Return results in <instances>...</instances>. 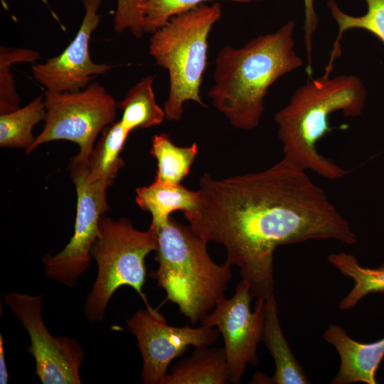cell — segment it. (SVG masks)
<instances>
[{"instance_id":"cell-1","label":"cell","mask_w":384,"mask_h":384,"mask_svg":"<svg viewBox=\"0 0 384 384\" xmlns=\"http://www.w3.org/2000/svg\"><path fill=\"white\" fill-rule=\"evenodd\" d=\"M195 210L184 214L191 230L226 250L252 297L274 293V252L309 240L353 245L349 223L306 171L282 159L257 172L217 179L204 173Z\"/></svg>"},{"instance_id":"cell-11","label":"cell","mask_w":384,"mask_h":384,"mask_svg":"<svg viewBox=\"0 0 384 384\" xmlns=\"http://www.w3.org/2000/svg\"><path fill=\"white\" fill-rule=\"evenodd\" d=\"M42 295L14 292L4 297L5 304L21 321L34 357L36 373L43 384H80L79 368L85 353L78 342L66 336H52L41 317Z\"/></svg>"},{"instance_id":"cell-6","label":"cell","mask_w":384,"mask_h":384,"mask_svg":"<svg viewBox=\"0 0 384 384\" xmlns=\"http://www.w3.org/2000/svg\"><path fill=\"white\" fill-rule=\"evenodd\" d=\"M156 233L136 229L132 221L117 220L102 215L98 235L91 248L97 264V276L85 306L90 321H102L110 299L120 287H132L149 306L142 292L146 281V257L157 249Z\"/></svg>"},{"instance_id":"cell-25","label":"cell","mask_w":384,"mask_h":384,"mask_svg":"<svg viewBox=\"0 0 384 384\" xmlns=\"http://www.w3.org/2000/svg\"><path fill=\"white\" fill-rule=\"evenodd\" d=\"M144 0H117L114 28L121 33L129 30L137 38L144 34L141 6Z\"/></svg>"},{"instance_id":"cell-22","label":"cell","mask_w":384,"mask_h":384,"mask_svg":"<svg viewBox=\"0 0 384 384\" xmlns=\"http://www.w3.org/2000/svg\"><path fill=\"white\" fill-rule=\"evenodd\" d=\"M367 11L365 14L354 16L343 12L334 0H329L327 6L336 21L338 33L331 52L329 63L334 64L341 54L340 41L343 33L350 29H363L378 38L384 45V0H365Z\"/></svg>"},{"instance_id":"cell-14","label":"cell","mask_w":384,"mask_h":384,"mask_svg":"<svg viewBox=\"0 0 384 384\" xmlns=\"http://www.w3.org/2000/svg\"><path fill=\"white\" fill-rule=\"evenodd\" d=\"M262 341L271 353L275 364L274 373L272 378L267 377L266 384L310 383L284 336L274 293L265 299Z\"/></svg>"},{"instance_id":"cell-24","label":"cell","mask_w":384,"mask_h":384,"mask_svg":"<svg viewBox=\"0 0 384 384\" xmlns=\"http://www.w3.org/2000/svg\"><path fill=\"white\" fill-rule=\"evenodd\" d=\"M209 0H144L141 6L144 33H153L171 18L188 11ZM252 2L261 0H228Z\"/></svg>"},{"instance_id":"cell-27","label":"cell","mask_w":384,"mask_h":384,"mask_svg":"<svg viewBox=\"0 0 384 384\" xmlns=\"http://www.w3.org/2000/svg\"><path fill=\"white\" fill-rule=\"evenodd\" d=\"M4 340L2 335H0V383L6 384L9 381V374L5 361L4 356Z\"/></svg>"},{"instance_id":"cell-10","label":"cell","mask_w":384,"mask_h":384,"mask_svg":"<svg viewBox=\"0 0 384 384\" xmlns=\"http://www.w3.org/2000/svg\"><path fill=\"white\" fill-rule=\"evenodd\" d=\"M252 299L249 284L241 279L233 296L218 302L201 321V325L216 327L222 334L233 384L240 383L247 364H259L257 349L262 341L265 300L256 299L252 311Z\"/></svg>"},{"instance_id":"cell-13","label":"cell","mask_w":384,"mask_h":384,"mask_svg":"<svg viewBox=\"0 0 384 384\" xmlns=\"http://www.w3.org/2000/svg\"><path fill=\"white\" fill-rule=\"evenodd\" d=\"M323 338L337 351L340 367L331 384H376V372L384 358V338L375 342H358L341 326L331 324Z\"/></svg>"},{"instance_id":"cell-17","label":"cell","mask_w":384,"mask_h":384,"mask_svg":"<svg viewBox=\"0 0 384 384\" xmlns=\"http://www.w3.org/2000/svg\"><path fill=\"white\" fill-rule=\"evenodd\" d=\"M130 132L120 121L105 127L85 162V176L90 183H113L124 161L120 156Z\"/></svg>"},{"instance_id":"cell-9","label":"cell","mask_w":384,"mask_h":384,"mask_svg":"<svg viewBox=\"0 0 384 384\" xmlns=\"http://www.w3.org/2000/svg\"><path fill=\"white\" fill-rule=\"evenodd\" d=\"M127 326L138 341L143 359L141 377L144 384H161L175 358L183 356L190 346H212L220 334L216 327L205 325L170 326L158 309L150 305L137 310L127 320Z\"/></svg>"},{"instance_id":"cell-12","label":"cell","mask_w":384,"mask_h":384,"mask_svg":"<svg viewBox=\"0 0 384 384\" xmlns=\"http://www.w3.org/2000/svg\"><path fill=\"white\" fill-rule=\"evenodd\" d=\"M102 0H82L85 13L74 39L58 55L43 63L34 64L33 78L47 90L74 92L86 88L97 76L112 69V65L96 63L90 53V41L97 28V13Z\"/></svg>"},{"instance_id":"cell-16","label":"cell","mask_w":384,"mask_h":384,"mask_svg":"<svg viewBox=\"0 0 384 384\" xmlns=\"http://www.w3.org/2000/svg\"><path fill=\"white\" fill-rule=\"evenodd\" d=\"M230 383L223 347L196 348L193 353L177 361L161 384H227Z\"/></svg>"},{"instance_id":"cell-23","label":"cell","mask_w":384,"mask_h":384,"mask_svg":"<svg viewBox=\"0 0 384 384\" xmlns=\"http://www.w3.org/2000/svg\"><path fill=\"white\" fill-rule=\"evenodd\" d=\"M40 58L36 50L28 48L0 47V113L4 114L19 107L20 98L11 72L16 63H34Z\"/></svg>"},{"instance_id":"cell-8","label":"cell","mask_w":384,"mask_h":384,"mask_svg":"<svg viewBox=\"0 0 384 384\" xmlns=\"http://www.w3.org/2000/svg\"><path fill=\"white\" fill-rule=\"evenodd\" d=\"M69 169L77 194L74 233L62 251L44 256L43 262L48 277L73 287L90 267L91 248L98 235L100 218L109 210L106 193L110 186L88 182L84 161L73 157Z\"/></svg>"},{"instance_id":"cell-26","label":"cell","mask_w":384,"mask_h":384,"mask_svg":"<svg viewBox=\"0 0 384 384\" xmlns=\"http://www.w3.org/2000/svg\"><path fill=\"white\" fill-rule=\"evenodd\" d=\"M304 5V43L307 56L306 72L308 75L313 74L312 68V39L318 24L319 18L314 9V0H303Z\"/></svg>"},{"instance_id":"cell-21","label":"cell","mask_w":384,"mask_h":384,"mask_svg":"<svg viewBox=\"0 0 384 384\" xmlns=\"http://www.w3.org/2000/svg\"><path fill=\"white\" fill-rule=\"evenodd\" d=\"M46 114L45 100L37 97L26 105L0 115V146L20 148L27 151L36 137L35 125L44 120Z\"/></svg>"},{"instance_id":"cell-2","label":"cell","mask_w":384,"mask_h":384,"mask_svg":"<svg viewBox=\"0 0 384 384\" xmlns=\"http://www.w3.org/2000/svg\"><path fill=\"white\" fill-rule=\"evenodd\" d=\"M295 23L259 36L241 48L225 46L217 54L214 84L208 92L213 107L234 127L256 128L265 110L268 89L303 65L294 50Z\"/></svg>"},{"instance_id":"cell-18","label":"cell","mask_w":384,"mask_h":384,"mask_svg":"<svg viewBox=\"0 0 384 384\" xmlns=\"http://www.w3.org/2000/svg\"><path fill=\"white\" fill-rule=\"evenodd\" d=\"M153 85L152 76L143 78L117 103V107L122 112L119 121L129 132L137 128L159 125L166 118L164 108L156 103Z\"/></svg>"},{"instance_id":"cell-15","label":"cell","mask_w":384,"mask_h":384,"mask_svg":"<svg viewBox=\"0 0 384 384\" xmlns=\"http://www.w3.org/2000/svg\"><path fill=\"white\" fill-rule=\"evenodd\" d=\"M135 201L151 214L149 229L155 232L168 223L173 212L181 210L186 214L195 210L198 192L181 183L169 185L154 180L150 185L137 188Z\"/></svg>"},{"instance_id":"cell-19","label":"cell","mask_w":384,"mask_h":384,"mask_svg":"<svg viewBox=\"0 0 384 384\" xmlns=\"http://www.w3.org/2000/svg\"><path fill=\"white\" fill-rule=\"evenodd\" d=\"M150 153L157 162L154 181L176 185L188 174L198 153V146L196 143L188 146H177L168 134L161 133L153 137Z\"/></svg>"},{"instance_id":"cell-20","label":"cell","mask_w":384,"mask_h":384,"mask_svg":"<svg viewBox=\"0 0 384 384\" xmlns=\"http://www.w3.org/2000/svg\"><path fill=\"white\" fill-rule=\"evenodd\" d=\"M327 259L341 274L354 282L351 290L339 302L340 309H353L361 299L369 294H384V265L376 268L364 267L353 255L343 252L331 253Z\"/></svg>"},{"instance_id":"cell-5","label":"cell","mask_w":384,"mask_h":384,"mask_svg":"<svg viewBox=\"0 0 384 384\" xmlns=\"http://www.w3.org/2000/svg\"><path fill=\"white\" fill-rule=\"evenodd\" d=\"M222 14L220 4H201L173 16L151 33L149 54L169 77V95L164 105L166 119L179 121L183 104L188 101L206 107L200 87L207 65L208 36Z\"/></svg>"},{"instance_id":"cell-3","label":"cell","mask_w":384,"mask_h":384,"mask_svg":"<svg viewBox=\"0 0 384 384\" xmlns=\"http://www.w3.org/2000/svg\"><path fill=\"white\" fill-rule=\"evenodd\" d=\"M325 68L317 78L309 76L298 87L289 103L274 115L283 158L305 170L329 180L342 178L350 173L330 158L321 154L318 142L331 130L329 117L341 111L346 117L360 115L366 101V90L356 75L331 77Z\"/></svg>"},{"instance_id":"cell-4","label":"cell","mask_w":384,"mask_h":384,"mask_svg":"<svg viewBox=\"0 0 384 384\" xmlns=\"http://www.w3.org/2000/svg\"><path fill=\"white\" fill-rule=\"evenodd\" d=\"M154 233L159 267L149 277L165 291L166 300L176 304L192 324L201 321L225 298L231 266L215 262L208 242L172 216Z\"/></svg>"},{"instance_id":"cell-7","label":"cell","mask_w":384,"mask_h":384,"mask_svg":"<svg viewBox=\"0 0 384 384\" xmlns=\"http://www.w3.org/2000/svg\"><path fill=\"white\" fill-rule=\"evenodd\" d=\"M46 114L41 132L26 154L40 145L57 140L77 144L80 151L73 158L87 161L103 129L114 123L117 104L97 82L74 92L46 90Z\"/></svg>"}]
</instances>
